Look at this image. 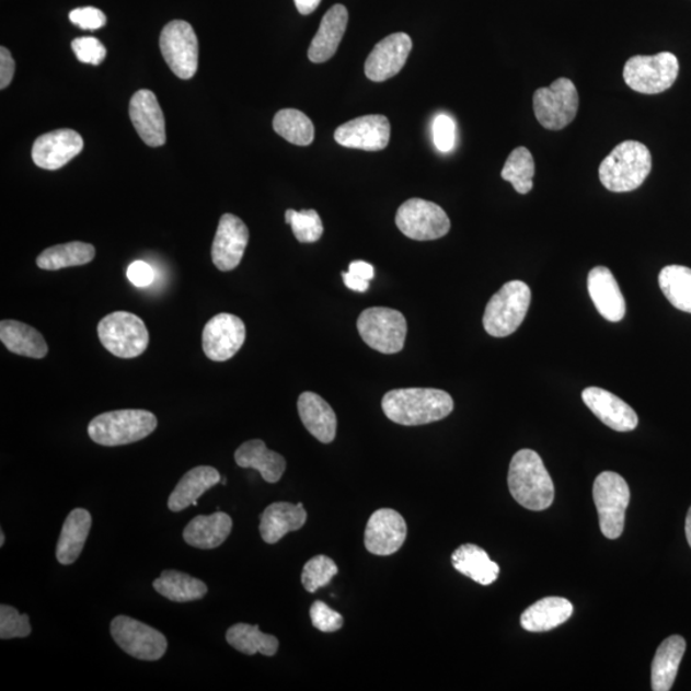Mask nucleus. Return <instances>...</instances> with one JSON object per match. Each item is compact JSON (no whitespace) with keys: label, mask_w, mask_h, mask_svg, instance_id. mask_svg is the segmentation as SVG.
Masks as SVG:
<instances>
[{"label":"nucleus","mask_w":691,"mask_h":691,"mask_svg":"<svg viewBox=\"0 0 691 691\" xmlns=\"http://www.w3.org/2000/svg\"><path fill=\"white\" fill-rule=\"evenodd\" d=\"M383 413L393 423L416 427L445 419L452 413L453 400L436 389H401L384 394Z\"/></svg>","instance_id":"1"},{"label":"nucleus","mask_w":691,"mask_h":691,"mask_svg":"<svg viewBox=\"0 0 691 691\" xmlns=\"http://www.w3.org/2000/svg\"><path fill=\"white\" fill-rule=\"evenodd\" d=\"M508 490L516 503L531 511H543L554 499V485L544 462L533 450L516 452L508 469Z\"/></svg>","instance_id":"2"},{"label":"nucleus","mask_w":691,"mask_h":691,"mask_svg":"<svg viewBox=\"0 0 691 691\" xmlns=\"http://www.w3.org/2000/svg\"><path fill=\"white\" fill-rule=\"evenodd\" d=\"M652 171V154L640 141L619 143L599 165V180L611 193H630L640 188Z\"/></svg>","instance_id":"3"},{"label":"nucleus","mask_w":691,"mask_h":691,"mask_svg":"<svg viewBox=\"0 0 691 691\" xmlns=\"http://www.w3.org/2000/svg\"><path fill=\"white\" fill-rule=\"evenodd\" d=\"M158 427V419L147 410H117L97 415L90 422L88 433L95 444L116 447L139 442Z\"/></svg>","instance_id":"4"},{"label":"nucleus","mask_w":691,"mask_h":691,"mask_svg":"<svg viewBox=\"0 0 691 691\" xmlns=\"http://www.w3.org/2000/svg\"><path fill=\"white\" fill-rule=\"evenodd\" d=\"M531 291L521 280H511L493 295L483 316L485 332L492 337L504 338L519 330L528 314Z\"/></svg>","instance_id":"5"},{"label":"nucleus","mask_w":691,"mask_h":691,"mask_svg":"<svg viewBox=\"0 0 691 691\" xmlns=\"http://www.w3.org/2000/svg\"><path fill=\"white\" fill-rule=\"evenodd\" d=\"M102 345L120 359H134L147 352L149 331L142 319L127 311H114L97 324Z\"/></svg>","instance_id":"6"},{"label":"nucleus","mask_w":691,"mask_h":691,"mask_svg":"<svg viewBox=\"0 0 691 691\" xmlns=\"http://www.w3.org/2000/svg\"><path fill=\"white\" fill-rule=\"evenodd\" d=\"M679 60L672 53L635 56L624 67L626 85L636 93L655 95L670 89L679 76Z\"/></svg>","instance_id":"7"},{"label":"nucleus","mask_w":691,"mask_h":691,"mask_svg":"<svg viewBox=\"0 0 691 691\" xmlns=\"http://www.w3.org/2000/svg\"><path fill=\"white\" fill-rule=\"evenodd\" d=\"M594 498L603 535L620 538L624 533L630 503V488L624 477L613 472L599 474L594 485Z\"/></svg>","instance_id":"8"},{"label":"nucleus","mask_w":691,"mask_h":691,"mask_svg":"<svg viewBox=\"0 0 691 691\" xmlns=\"http://www.w3.org/2000/svg\"><path fill=\"white\" fill-rule=\"evenodd\" d=\"M358 331L362 341L373 350L392 355L404 348L407 323L399 310L369 308L358 319Z\"/></svg>","instance_id":"9"},{"label":"nucleus","mask_w":691,"mask_h":691,"mask_svg":"<svg viewBox=\"0 0 691 691\" xmlns=\"http://www.w3.org/2000/svg\"><path fill=\"white\" fill-rule=\"evenodd\" d=\"M533 106L538 123L545 130H564L578 114L579 93L572 80L561 78L535 91Z\"/></svg>","instance_id":"10"},{"label":"nucleus","mask_w":691,"mask_h":691,"mask_svg":"<svg viewBox=\"0 0 691 691\" xmlns=\"http://www.w3.org/2000/svg\"><path fill=\"white\" fill-rule=\"evenodd\" d=\"M396 224L406 238L416 241L438 240L451 230L446 211L439 205L423 199H410L402 204Z\"/></svg>","instance_id":"11"},{"label":"nucleus","mask_w":691,"mask_h":691,"mask_svg":"<svg viewBox=\"0 0 691 691\" xmlns=\"http://www.w3.org/2000/svg\"><path fill=\"white\" fill-rule=\"evenodd\" d=\"M162 55L172 72L182 80L193 79L199 66V42L192 25L172 21L161 34Z\"/></svg>","instance_id":"12"},{"label":"nucleus","mask_w":691,"mask_h":691,"mask_svg":"<svg viewBox=\"0 0 691 691\" xmlns=\"http://www.w3.org/2000/svg\"><path fill=\"white\" fill-rule=\"evenodd\" d=\"M111 634L120 649L141 660L161 659L169 648V642L161 632L127 617H117L112 621Z\"/></svg>","instance_id":"13"},{"label":"nucleus","mask_w":691,"mask_h":691,"mask_svg":"<svg viewBox=\"0 0 691 691\" xmlns=\"http://www.w3.org/2000/svg\"><path fill=\"white\" fill-rule=\"evenodd\" d=\"M245 338V323L237 315L220 313L204 326L203 350L211 361H227L241 350Z\"/></svg>","instance_id":"14"},{"label":"nucleus","mask_w":691,"mask_h":691,"mask_svg":"<svg viewBox=\"0 0 691 691\" xmlns=\"http://www.w3.org/2000/svg\"><path fill=\"white\" fill-rule=\"evenodd\" d=\"M334 139L345 148L366 151L383 150L391 139L390 120L381 114L355 118L339 126L334 133Z\"/></svg>","instance_id":"15"},{"label":"nucleus","mask_w":691,"mask_h":691,"mask_svg":"<svg viewBox=\"0 0 691 691\" xmlns=\"http://www.w3.org/2000/svg\"><path fill=\"white\" fill-rule=\"evenodd\" d=\"M249 228L233 215L219 219L218 230L211 246V260L220 272L239 267L249 244Z\"/></svg>","instance_id":"16"},{"label":"nucleus","mask_w":691,"mask_h":691,"mask_svg":"<svg viewBox=\"0 0 691 691\" xmlns=\"http://www.w3.org/2000/svg\"><path fill=\"white\" fill-rule=\"evenodd\" d=\"M406 537L407 526L402 515L391 508H381L370 516L364 542L376 556H391L404 545Z\"/></svg>","instance_id":"17"},{"label":"nucleus","mask_w":691,"mask_h":691,"mask_svg":"<svg viewBox=\"0 0 691 691\" xmlns=\"http://www.w3.org/2000/svg\"><path fill=\"white\" fill-rule=\"evenodd\" d=\"M413 42L404 33L392 34L379 42L370 53L366 68L367 78L371 81L383 82L396 76L405 66Z\"/></svg>","instance_id":"18"},{"label":"nucleus","mask_w":691,"mask_h":691,"mask_svg":"<svg viewBox=\"0 0 691 691\" xmlns=\"http://www.w3.org/2000/svg\"><path fill=\"white\" fill-rule=\"evenodd\" d=\"M83 149L81 135L64 128L37 138L33 147V161L43 170L56 171L70 163Z\"/></svg>","instance_id":"19"},{"label":"nucleus","mask_w":691,"mask_h":691,"mask_svg":"<svg viewBox=\"0 0 691 691\" xmlns=\"http://www.w3.org/2000/svg\"><path fill=\"white\" fill-rule=\"evenodd\" d=\"M584 404L599 421L617 431H632L637 427V415L632 406L609 391L588 387L581 393Z\"/></svg>","instance_id":"20"},{"label":"nucleus","mask_w":691,"mask_h":691,"mask_svg":"<svg viewBox=\"0 0 691 691\" xmlns=\"http://www.w3.org/2000/svg\"><path fill=\"white\" fill-rule=\"evenodd\" d=\"M130 117L136 133L147 146L162 147L165 143V119L153 91L139 90L131 97Z\"/></svg>","instance_id":"21"},{"label":"nucleus","mask_w":691,"mask_h":691,"mask_svg":"<svg viewBox=\"0 0 691 691\" xmlns=\"http://www.w3.org/2000/svg\"><path fill=\"white\" fill-rule=\"evenodd\" d=\"M588 291L591 301L606 321L618 323L626 314L624 295L620 290L617 278L606 267L591 269L588 276Z\"/></svg>","instance_id":"22"},{"label":"nucleus","mask_w":691,"mask_h":691,"mask_svg":"<svg viewBox=\"0 0 691 691\" xmlns=\"http://www.w3.org/2000/svg\"><path fill=\"white\" fill-rule=\"evenodd\" d=\"M348 12L345 5L336 4L324 14L313 42L309 48V59L313 64L330 60L339 47L347 28Z\"/></svg>","instance_id":"23"},{"label":"nucleus","mask_w":691,"mask_h":691,"mask_svg":"<svg viewBox=\"0 0 691 691\" xmlns=\"http://www.w3.org/2000/svg\"><path fill=\"white\" fill-rule=\"evenodd\" d=\"M300 419L310 435L322 444L336 438L337 416L324 399L314 392H303L298 401Z\"/></svg>","instance_id":"24"},{"label":"nucleus","mask_w":691,"mask_h":691,"mask_svg":"<svg viewBox=\"0 0 691 691\" xmlns=\"http://www.w3.org/2000/svg\"><path fill=\"white\" fill-rule=\"evenodd\" d=\"M308 514L302 504L276 503L267 508L261 516V535L268 544H276L291 531L306 526Z\"/></svg>","instance_id":"25"},{"label":"nucleus","mask_w":691,"mask_h":691,"mask_svg":"<svg viewBox=\"0 0 691 691\" xmlns=\"http://www.w3.org/2000/svg\"><path fill=\"white\" fill-rule=\"evenodd\" d=\"M234 461L242 469H254L263 480L275 484L286 472V460L283 454L268 450L262 439H252L242 444L234 452Z\"/></svg>","instance_id":"26"},{"label":"nucleus","mask_w":691,"mask_h":691,"mask_svg":"<svg viewBox=\"0 0 691 691\" xmlns=\"http://www.w3.org/2000/svg\"><path fill=\"white\" fill-rule=\"evenodd\" d=\"M574 606L562 597H546L531 604L520 618L521 626L530 633L556 629L573 617Z\"/></svg>","instance_id":"27"},{"label":"nucleus","mask_w":691,"mask_h":691,"mask_svg":"<svg viewBox=\"0 0 691 691\" xmlns=\"http://www.w3.org/2000/svg\"><path fill=\"white\" fill-rule=\"evenodd\" d=\"M233 522L230 515L215 513L209 516H196L187 523L184 539L188 545L200 550H212L222 545L230 537Z\"/></svg>","instance_id":"28"},{"label":"nucleus","mask_w":691,"mask_h":691,"mask_svg":"<svg viewBox=\"0 0 691 691\" xmlns=\"http://www.w3.org/2000/svg\"><path fill=\"white\" fill-rule=\"evenodd\" d=\"M222 477L217 469L211 467H197L187 472L178 482L169 498V508L172 513L186 510L188 506H197L205 492L220 483Z\"/></svg>","instance_id":"29"},{"label":"nucleus","mask_w":691,"mask_h":691,"mask_svg":"<svg viewBox=\"0 0 691 691\" xmlns=\"http://www.w3.org/2000/svg\"><path fill=\"white\" fill-rule=\"evenodd\" d=\"M91 515L85 508H76L64 523L57 543L56 556L60 565H72L80 557L91 529Z\"/></svg>","instance_id":"30"},{"label":"nucleus","mask_w":691,"mask_h":691,"mask_svg":"<svg viewBox=\"0 0 691 691\" xmlns=\"http://www.w3.org/2000/svg\"><path fill=\"white\" fill-rule=\"evenodd\" d=\"M686 650L687 642L680 635H671L659 645L652 663L653 691H668L672 689Z\"/></svg>","instance_id":"31"},{"label":"nucleus","mask_w":691,"mask_h":691,"mask_svg":"<svg viewBox=\"0 0 691 691\" xmlns=\"http://www.w3.org/2000/svg\"><path fill=\"white\" fill-rule=\"evenodd\" d=\"M0 339L7 350L26 358L43 359L49 352L47 341L39 331L18 321L0 323Z\"/></svg>","instance_id":"32"},{"label":"nucleus","mask_w":691,"mask_h":691,"mask_svg":"<svg viewBox=\"0 0 691 691\" xmlns=\"http://www.w3.org/2000/svg\"><path fill=\"white\" fill-rule=\"evenodd\" d=\"M452 566L481 586H491L499 576V566L488 553L475 544H464L451 557Z\"/></svg>","instance_id":"33"},{"label":"nucleus","mask_w":691,"mask_h":691,"mask_svg":"<svg viewBox=\"0 0 691 691\" xmlns=\"http://www.w3.org/2000/svg\"><path fill=\"white\" fill-rule=\"evenodd\" d=\"M153 587L159 595L177 603L199 601L208 594L204 581L176 569H165Z\"/></svg>","instance_id":"34"},{"label":"nucleus","mask_w":691,"mask_h":691,"mask_svg":"<svg viewBox=\"0 0 691 691\" xmlns=\"http://www.w3.org/2000/svg\"><path fill=\"white\" fill-rule=\"evenodd\" d=\"M96 250L87 242L73 241L44 250L37 256V267L44 270L81 267L94 261Z\"/></svg>","instance_id":"35"},{"label":"nucleus","mask_w":691,"mask_h":691,"mask_svg":"<svg viewBox=\"0 0 691 691\" xmlns=\"http://www.w3.org/2000/svg\"><path fill=\"white\" fill-rule=\"evenodd\" d=\"M226 640L232 648L247 656L262 653L263 656L273 657L276 655L279 647L277 637L262 633L257 625H233L228 629Z\"/></svg>","instance_id":"36"},{"label":"nucleus","mask_w":691,"mask_h":691,"mask_svg":"<svg viewBox=\"0 0 691 691\" xmlns=\"http://www.w3.org/2000/svg\"><path fill=\"white\" fill-rule=\"evenodd\" d=\"M658 284L665 298L683 313L691 314V269L682 265H667L659 272Z\"/></svg>","instance_id":"37"},{"label":"nucleus","mask_w":691,"mask_h":691,"mask_svg":"<svg viewBox=\"0 0 691 691\" xmlns=\"http://www.w3.org/2000/svg\"><path fill=\"white\" fill-rule=\"evenodd\" d=\"M273 128L293 146L308 147L314 141L315 128L307 114L298 110H284L273 119Z\"/></svg>","instance_id":"38"},{"label":"nucleus","mask_w":691,"mask_h":691,"mask_svg":"<svg viewBox=\"0 0 691 691\" xmlns=\"http://www.w3.org/2000/svg\"><path fill=\"white\" fill-rule=\"evenodd\" d=\"M535 173L534 158L527 148H516L504 165L500 176L516 189V193L527 195L533 189Z\"/></svg>","instance_id":"39"},{"label":"nucleus","mask_w":691,"mask_h":691,"mask_svg":"<svg viewBox=\"0 0 691 691\" xmlns=\"http://www.w3.org/2000/svg\"><path fill=\"white\" fill-rule=\"evenodd\" d=\"M286 223L291 226L295 238L302 244H313L323 237L322 219L314 209L301 211L288 209Z\"/></svg>","instance_id":"40"},{"label":"nucleus","mask_w":691,"mask_h":691,"mask_svg":"<svg viewBox=\"0 0 691 691\" xmlns=\"http://www.w3.org/2000/svg\"><path fill=\"white\" fill-rule=\"evenodd\" d=\"M337 573L338 567L334 564V561L324 556V554H319V556L309 560L307 565L303 566L301 574L302 586L309 594H315L319 588L329 586Z\"/></svg>","instance_id":"41"},{"label":"nucleus","mask_w":691,"mask_h":691,"mask_svg":"<svg viewBox=\"0 0 691 691\" xmlns=\"http://www.w3.org/2000/svg\"><path fill=\"white\" fill-rule=\"evenodd\" d=\"M32 634L28 614H21L14 607L0 606V640L27 637Z\"/></svg>","instance_id":"42"},{"label":"nucleus","mask_w":691,"mask_h":691,"mask_svg":"<svg viewBox=\"0 0 691 691\" xmlns=\"http://www.w3.org/2000/svg\"><path fill=\"white\" fill-rule=\"evenodd\" d=\"M72 50L82 64L99 66L106 57L104 45L95 37L83 36L72 42Z\"/></svg>","instance_id":"43"},{"label":"nucleus","mask_w":691,"mask_h":691,"mask_svg":"<svg viewBox=\"0 0 691 691\" xmlns=\"http://www.w3.org/2000/svg\"><path fill=\"white\" fill-rule=\"evenodd\" d=\"M310 619L315 629L323 633H334L344 626V618L336 611L330 609L322 601H315L310 609Z\"/></svg>","instance_id":"44"},{"label":"nucleus","mask_w":691,"mask_h":691,"mask_svg":"<svg viewBox=\"0 0 691 691\" xmlns=\"http://www.w3.org/2000/svg\"><path fill=\"white\" fill-rule=\"evenodd\" d=\"M433 138L436 147L442 153H448L454 147L456 125L453 119L447 114H439L433 123Z\"/></svg>","instance_id":"45"},{"label":"nucleus","mask_w":691,"mask_h":691,"mask_svg":"<svg viewBox=\"0 0 691 691\" xmlns=\"http://www.w3.org/2000/svg\"><path fill=\"white\" fill-rule=\"evenodd\" d=\"M70 21L82 30H97L106 24L105 14L94 7L73 10L70 13Z\"/></svg>","instance_id":"46"},{"label":"nucleus","mask_w":691,"mask_h":691,"mask_svg":"<svg viewBox=\"0 0 691 691\" xmlns=\"http://www.w3.org/2000/svg\"><path fill=\"white\" fill-rule=\"evenodd\" d=\"M127 278L136 287H147L154 280V270L146 262H134L127 269Z\"/></svg>","instance_id":"47"},{"label":"nucleus","mask_w":691,"mask_h":691,"mask_svg":"<svg viewBox=\"0 0 691 691\" xmlns=\"http://www.w3.org/2000/svg\"><path fill=\"white\" fill-rule=\"evenodd\" d=\"M16 65L5 47L0 48V89L4 90L12 82Z\"/></svg>","instance_id":"48"},{"label":"nucleus","mask_w":691,"mask_h":691,"mask_svg":"<svg viewBox=\"0 0 691 691\" xmlns=\"http://www.w3.org/2000/svg\"><path fill=\"white\" fill-rule=\"evenodd\" d=\"M348 272L362 279L369 280V283L376 275L373 265L362 261L353 262L350 267H348Z\"/></svg>","instance_id":"49"},{"label":"nucleus","mask_w":691,"mask_h":691,"mask_svg":"<svg viewBox=\"0 0 691 691\" xmlns=\"http://www.w3.org/2000/svg\"><path fill=\"white\" fill-rule=\"evenodd\" d=\"M345 286L356 292H367L369 290V280L353 275L350 272L342 273Z\"/></svg>","instance_id":"50"},{"label":"nucleus","mask_w":691,"mask_h":691,"mask_svg":"<svg viewBox=\"0 0 691 691\" xmlns=\"http://www.w3.org/2000/svg\"><path fill=\"white\" fill-rule=\"evenodd\" d=\"M321 2L322 0H295L296 9H298L303 16L313 13Z\"/></svg>","instance_id":"51"},{"label":"nucleus","mask_w":691,"mask_h":691,"mask_svg":"<svg viewBox=\"0 0 691 691\" xmlns=\"http://www.w3.org/2000/svg\"><path fill=\"white\" fill-rule=\"evenodd\" d=\"M686 533H687L688 543H689L690 549H691V506H690L688 515H687Z\"/></svg>","instance_id":"52"},{"label":"nucleus","mask_w":691,"mask_h":691,"mask_svg":"<svg viewBox=\"0 0 691 691\" xmlns=\"http://www.w3.org/2000/svg\"><path fill=\"white\" fill-rule=\"evenodd\" d=\"M5 542L4 531L0 530V546H3Z\"/></svg>","instance_id":"53"},{"label":"nucleus","mask_w":691,"mask_h":691,"mask_svg":"<svg viewBox=\"0 0 691 691\" xmlns=\"http://www.w3.org/2000/svg\"><path fill=\"white\" fill-rule=\"evenodd\" d=\"M220 483H222L223 485H226V484H227V477H224V476H223V477H222V481H220Z\"/></svg>","instance_id":"54"}]
</instances>
